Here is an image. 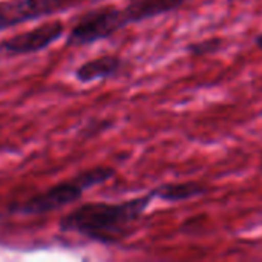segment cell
<instances>
[{
    "label": "cell",
    "mask_w": 262,
    "mask_h": 262,
    "mask_svg": "<svg viewBox=\"0 0 262 262\" xmlns=\"http://www.w3.org/2000/svg\"><path fill=\"white\" fill-rule=\"evenodd\" d=\"M154 200V193L149 192L123 203H86L60 220V230L109 244L137 223Z\"/></svg>",
    "instance_id": "cell-1"
},
{
    "label": "cell",
    "mask_w": 262,
    "mask_h": 262,
    "mask_svg": "<svg viewBox=\"0 0 262 262\" xmlns=\"http://www.w3.org/2000/svg\"><path fill=\"white\" fill-rule=\"evenodd\" d=\"M115 175V169L109 166H97L92 169H86L77 173L74 178L61 181L45 192H40L18 206L11 207L12 212L21 215H46L51 212H57L66 206L78 201L86 190L91 187L104 184L112 180Z\"/></svg>",
    "instance_id": "cell-2"
},
{
    "label": "cell",
    "mask_w": 262,
    "mask_h": 262,
    "mask_svg": "<svg viewBox=\"0 0 262 262\" xmlns=\"http://www.w3.org/2000/svg\"><path fill=\"white\" fill-rule=\"evenodd\" d=\"M123 8L103 6L86 12L69 31L66 37L68 46H84L109 38L115 32L126 28Z\"/></svg>",
    "instance_id": "cell-3"
},
{
    "label": "cell",
    "mask_w": 262,
    "mask_h": 262,
    "mask_svg": "<svg viewBox=\"0 0 262 262\" xmlns=\"http://www.w3.org/2000/svg\"><path fill=\"white\" fill-rule=\"evenodd\" d=\"M75 0H3L0 2V31L54 15L72 6Z\"/></svg>",
    "instance_id": "cell-4"
},
{
    "label": "cell",
    "mask_w": 262,
    "mask_h": 262,
    "mask_svg": "<svg viewBox=\"0 0 262 262\" xmlns=\"http://www.w3.org/2000/svg\"><path fill=\"white\" fill-rule=\"evenodd\" d=\"M64 32V25L60 20H51L29 31L18 32L0 41V54L5 55H28L40 52L55 43Z\"/></svg>",
    "instance_id": "cell-5"
},
{
    "label": "cell",
    "mask_w": 262,
    "mask_h": 262,
    "mask_svg": "<svg viewBox=\"0 0 262 262\" xmlns=\"http://www.w3.org/2000/svg\"><path fill=\"white\" fill-rule=\"evenodd\" d=\"M124 60L118 55H101L97 58H92L89 61H84L80 64L74 75L80 83H92L98 80H107L120 75L124 69Z\"/></svg>",
    "instance_id": "cell-6"
},
{
    "label": "cell",
    "mask_w": 262,
    "mask_h": 262,
    "mask_svg": "<svg viewBox=\"0 0 262 262\" xmlns=\"http://www.w3.org/2000/svg\"><path fill=\"white\" fill-rule=\"evenodd\" d=\"M190 0H132L126 8H123V14L127 25L140 23L158 15H164L183 8Z\"/></svg>",
    "instance_id": "cell-7"
},
{
    "label": "cell",
    "mask_w": 262,
    "mask_h": 262,
    "mask_svg": "<svg viewBox=\"0 0 262 262\" xmlns=\"http://www.w3.org/2000/svg\"><path fill=\"white\" fill-rule=\"evenodd\" d=\"M209 187L198 181H181V183H164L150 192L155 200H161L164 203H183L189 200H195L209 193Z\"/></svg>",
    "instance_id": "cell-8"
},
{
    "label": "cell",
    "mask_w": 262,
    "mask_h": 262,
    "mask_svg": "<svg viewBox=\"0 0 262 262\" xmlns=\"http://www.w3.org/2000/svg\"><path fill=\"white\" fill-rule=\"evenodd\" d=\"M223 48V40L221 38H206V40H200V41H193L190 45H187L186 51L195 57L200 55H209V54H216L220 49Z\"/></svg>",
    "instance_id": "cell-9"
},
{
    "label": "cell",
    "mask_w": 262,
    "mask_h": 262,
    "mask_svg": "<svg viewBox=\"0 0 262 262\" xmlns=\"http://www.w3.org/2000/svg\"><path fill=\"white\" fill-rule=\"evenodd\" d=\"M253 43H255V46L262 52V32L261 34H258V35L253 38Z\"/></svg>",
    "instance_id": "cell-10"
},
{
    "label": "cell",
    "mask_w": 262,
    "mask_h": 262,
    "mask_svg": "<svg viewBox=\"0 0 262 262\" xmlns=\"http://www.w3.org/2000/svg\"><path fill=\"white\" fill-rule=\"evenodd\" d=\"M127 2H132V0H127Z\"/></svg>",
    "instance_id": "cell-11"
}]
</instances>
